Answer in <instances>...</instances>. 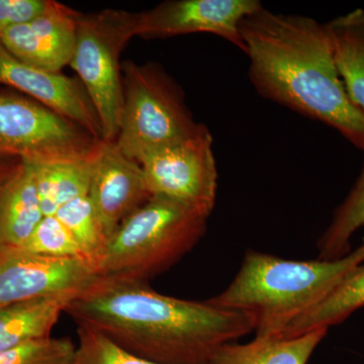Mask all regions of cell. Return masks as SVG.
Segmentation results:
<instances>
[{
	"mask_svg": "<svg viewBox=\"0 0 364 364\" xmlns=\"http://www.w3.org/2000/svg\"><path fill=\"white\" fill-rule=\"evenodd\" d=\"M73 296L18 301L0 308V352L51 336L53 327Z\"/></svg>",
	"mask_w": 364,
	"mask_h": 364,
	"instance_id": "16",
	"label": "cell"
},
{
	"mask_svg": "<svg viewBox=\"0 0 364 364\" xmlns=\"http://www.w3.org/2000/svg\"><path fill=\"white\" fill-rule=\"evenodd\" d=\"M43 218L32 165L23 160L0 210V254L20 249Z\"/></svg>",
	"mask_w": 364,
	"mask_h": 364,
	"instance_id": "14",
	"label": "cell"
},
{
	"mask_svg": "<svg viewBox=\"0 0 364 364\" xmlns=\"http://www.w3.org/2000/svg\"><path fill=\"white\" fill-rule=\"evenodd\" d=\"M364 227V162L350 193L335 210L332 221L318 238V259L336 260L351 252V238Z\"/></svg>",
	"mask_w": 364,
	"mask_h": 364,
	"instance_id": "20",
	"label": "cell"
},
{
	"mask_svg": "<svg viewBox=\"0 0 364 364\" xmlns=\"http://www.w3.org/2000/svg\"><path fill=\"white\" fill-rule=\"evenodd\" d=\"M100 141L32 98L0 90V156L30 162L80 159Z\"/></svg>",
	"mask_w": 364,
	"mask_h": 364,
	"instance_id": "7",
	"label": "cell"
},
{
	"mask_svg": "<svg viewBox=\"0 0 364 364\" xmlns=\"http://www.w3.org/2000/svg\"><path fill=\"white\" fill-rule=\"evenodd\" d=\"M151 196L188 203L212 215L218 170L207 127L181 142L165 146L139 161Z\"/></svg>",
	"mask_w": 364,
	"mask_h": 364,
	"instance_id": "8",
	"label": "cell"
},
{
	"mask_svg": "<svg viewBox=\"0 0 364 364\" xmlns=\"http://www.w3.org/2000/svg\"><path fill=\"white\" fill-rule=\"evenodd\" d=\"M364 308V263L351 270L317 306L287 326L279 336L291 338L318 329L338 325Z\"/></svg>",
	"mask_w": 364,
	"mask_h": 364,
	"instance_id": "19",
	"label": "cell"
},
{
	"mask_svg": "<svg viewBox=\"0 0 364 364\" xmlns=\"http://www.w3.org/2000/svg\"><path fill=\"white\" fill-rule=\"evenodd\" d=\"M65 313L156 364H210L222 346L254 332L243 314L164 296L147 282L102 277L72 299Z\"/></svg>",
	"mask_w": 364,
	"mask_h": 364,
	"instance_id": "1",
	"label": "cell"
},
{
	"mask_svg": "<svg viewBox=\"0 0 364 364\" xmlns=\"http://www.w3.org/2000/svg\"><path fill=\"white\" fill-rule=\"evenodd\" d=\"M51 0H0V33L39 18Z\"/></svg>",
	"mask_w": 364,
	"mask_h": 364,
	"instance_id": "25",
	"label": "cell"
},
{
	"mask_svg": "<svg viewBox=\"0 0 364 364\" xmlns=\"http://www.w3.org/2000/svg\"><path fill=\"white\" fill-rule=\"evenodd\" d=\"M262 6L258 0H168L136 14V35L145 39H164L213 33L245 53L242 21Z\"/></svg>",
	"mask_w": 364,
	"mask_h": 364,
	"instance_id": "9",
	"label": "cell"
},
{
	"mask_svg": "<svg viewBox=\"0 0 364 364\" xmlns=\"http://www.w3.org/2000/svg\"><path fill=\"white\" fill-rule=\"evenodd\" d=\"M0 85L26 93L102 140L97 112L80 80L23 63L0 43Z\"/></svg>",
	"mask_w": 364,
	"mask_h": 364,
	"instance_id": "12",
	"label": "cell"
},
{
	"mask_svg": "<svg viewBox=\"0 0 364 364\" xmlns=\"http://www.w3.org/2000/svg\"><path fill=\"white\" fill-rule=\"evenodd\" d=\"M328 330L318 328L291 338L255 337L249 343L226 344L210 364H306Z\"/></svg>",
	"mask_w": 364,
	"mask_h": 364,
	"instance_id": "15",
	"label": "cell"
},
{
	"mask_svg": "<svg viewBox=\"0 0 364 364\" xmlns=\"http://www.w3.org/2000/svg\"><path fill=\"white\" fill-rule=\"evenodd\" d=\"M23 159L16 157L0 156V210L9 184L20 169Z\"/></svg>",
	"mask_w": 364,
	"mask_h": 364,
	"instance_id": "26",
	"label": "cell"
},
{
	"mask_svg": "<svg viewBox=\"0 0 364 364\" xmlns=\"http://www.w3.org/2000/svg\"><path fill=\"white\" fill-rule=\"evenodd\" d=\"M76 350L69 338L46 337L0 352V364H75Z\"/></svg>",
	"mask_w": 364,
	"mask_h": 364,
	"instance_id": "22",
	"label": "cell"
},
{
	"mask_svg": "<svg viewBox=\"0 0 364 364\" xmlns=\"http://www.w3.org/2000/svg\"><path fill=\"white\" fill-rule=\"evenodd\" d=\"M100 275L87 261L56 258L25 251L0 254V308L30 299L73 296L92 286Z\"/></svg>",
	"mask_w": 364,
	"mask_h": 364,
	"instance_id": "10",
	"label": "cell"
},
{
	"mask_svg": "<svg viewBox=\"0 0 364 364\" xmlns=\"http://www.w3.org/2000/svg\"><path fill=\"white\" fill-rule=\"evenodd\" d=\"M240 33L260 95L331 127L364 152V114L347 93L325 23L262 6L242 21Z\"/></svg>",
	"mask_w": 364,
	"mask_h": 364,
	"instance_id": "2",
	"label": "cell"
},
{
	"mask_svg": "<svg viewBox=\"0 0 364 364\" xmlns=\"http://www.w3.org/2000/svg\"><path fill=\"white\" fill-rule=\"evenodd\" d=\"M124 105L116 142L138 162L153 151L186 140L200 130L179 86L156 64H122Z\"/></svg>",
	"mask_w": 364,
	"mask_h": 364,
	"instance_id": "5",
	"label": "cell"
},
{
	"mask_svg": "<svg viewBox=\"0 0 364 364\" xmlns=\"http://www.w3.org/2000/svg\"><path fill=\"white\" fill-rule=\"evenodd\" d=\"M95 151L90 156L80 159L28 161L33 167L44 217L55 215L66 203L88 196Z\"/></svg>",
	"mask_w": 364,
	"mask_h": 364,
	"instance_id": "17",
	"label": "cell"
},
{
	"mask_svg": "<svg viewBox=\"0 0 364 364\" xmlns=\"http://www.w3.org/2000/svg\"><path fill=\"white\" fill-rule=\"evenodd\" d=\"M325 26L347 93L364 114V9H354Z\"/></svg>",
	"mask_w": 364,
	"mask_h": 364,
	"instance_id": "18",
	"label": "cell"
},
{
	"mask_svg": "<svg viewBox=\"0 0 364 364\" xmlns=\"http://www.w3.org/2000/svg\"><path fill=\"white\" fill-rule=\"evenodd\" d=\"M18 250L49 257L78 258L86 261L70 232L56 215L43 218L32 236Z\"/></svg>",
	"mask_w": 364,
	"mask_h": 364,
	"instance_id": "23",
	"label": "cell"
},
{
	"mask_svg": "<svg viewBox=\"0 0 364 364\" xmlns=\"http://www.w3.org/2000/svg\"><path fill=\"white\" fill-rule=\"evenodd\" d=\"M136 14L107 11L79 16L75 50L70 66L97 112L102 140L114 142L124 105L119 61L127 43L135 37Z\"/></svg>",
	"mask_w": 364,
	"mask_h": 364,
	"instance_id": "6",
	"label": "cell"
},
{
	"mask_svg": "<svg viewBox=\"0 0 364 364\" xmlns=\"http://www.w3.org/2000/svg\"><path fill=\"white\" fill-rule=\"evenodd\" d=\"M210 217L188 203L151 196L112 235L98 275L147 282L193 250Z\"/></svg>",
	"mask_w": 364,
	"mask_h": 364,
	"instance_id": "4",
	"label": "cell"
},
{
	"mask_svg": "<svg viewBox=\"0 0 364 364\" xmlns=\"http://www.w3.org/2000/svg\"><path fill=\"white\" fill-rule=\"evenodd\" d=\"M142 167L117 147L100 141L93 157L88 198L109 236L151 198Z\"/></svg>",
	"mask_w": 364,
	"mask_h": 364,
	"instance_id": "11",
	"label": "cell"
},
{
	"mask_svg": "<svg viewBox=\"0 0 364 364\" xmlns=\"http://www.w3.org/2000/svg\"><path fill=\"white\" fill-rule=\"evenodd\" d=\"M55 215L70 232L86 261L97 272L107 252L109 238L88 196L66 203Z\"/></svg>",
	"mask_w": 364,
	"mask_h": 364,
	"instance_id": "21",
	"label": "cell"
},
{
	"mask_svg": "<svg viewBox=\"0 0 364 364\" xmlns=\"http://www.w3.org/2000/svg\"><path fill=\"white\" fill-rule=\"evenodd\" d=\"M77 335L75 364H156L129 353L86 326L77 325Z\"/></svg>",
	"mask_w": 364,
	"mask_h": 364,
	"instance_id": "24",
	"label": "cell"
},
{
	"mask_svg": "<svg viewBox=\"0 0 364 364\" xmlns=\"http://www.w3.org/2000/svg\"><path fill=\"white\" fill-rule=\"evenodd\" d=\"M79 16L70 7L51 1L39 18L0 33V43L23 63L61 72L73 58Z\"/></svg>",
	"mask_w": 364,
	"mask_h": 364,
	"instance_id": "13",
	"label": "cell"
},
{
	"mask_svg": "<svg viewBox=\"0 0 364 364\" xmlns=\"http://www.w3.org/2000/svg\"><path fill=\"white\" fill-rule=\"evenodd\" d=\"M363 263L364 242L336 260H287L249 250L231 284L207 301L245 315L255 337H277Z\"/></svg>",
	"mask_w": 364,
	"mask_h": 364,
	"instance_id": "3",
	"label": "cell"
}]
</instances>
